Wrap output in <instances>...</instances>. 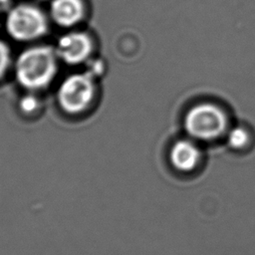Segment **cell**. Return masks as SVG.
<instances>
[{
    "label": "cell",
    "mask_w": 255,
    "mask_h": 255,
    "mask_svg": "<svg viewBox=\"0 0 255 255\" xmlns=\"http://www.w3.org/2000/svg\"><path fill=\"white\" fill-rule=\"evenodd\" d=\"M10 5V0H0V12L6 10Z\"/></svg>",
    "instance_id": "cell-11"
},
{
    "label": "cell",
    "mask_w": 255,
    "mask_h": 255,
    "mask_svg": "<svg viewBox=\"0 0 255 255\" xmlns=\"http://www.w3.org/2000/svg\"><path fill=\"white\" fill-rule=\"evenodd\" d=\"M10 63L9 48L5 43L0 41V78L5 74Z\"/></svg>",
    "instance_id": "cell-9"
},
{
    "label": "cell",
    "mask_w": 255,
    "mask_h": 255,
    "mask_svg": "<svg viewBox=\"0 0 255 255\" xmlns=\"http://www.w3.org/2000/svg\"><path fill=\"white\" fill-rule=\"evenodd\" d=\"M169 158L171 164L177 170L191 171L200 160V150L193 141L180 139L171 147Z\"/></svg>",
    "instance_id": "cell-6"
},
{
    "label": "cell",
    "mask_w": 255,
    "mask_h": 255,
    "mask_svg": "<svg viewBox=\"0 0 255 255\" xmlns=\"http://www.w3.org/2000/svg\"><path fill=\"white\" fill-rule=\"evenodd\" d=\"M227 119L223 111L212 104H200L191 108L184 119L187 133L201 140L219 137L226 129Z\"/></svg>",
    "instance_id": "cell-2"
},
{
    "label": "cell",
    "mask_w": 255,
    "mask_h": 255,
    "mask_svg": "<svg viewBox=\"0 0 255 255\" xmlns=\"http://www.w3.org/2000/svg\"><path fill=\"white\" fill-rule=\"evenodd\" d=\"M6 29L15 40L31 41L47 32L48 23L46 16L37 7L21 4L9 11Z\"/></svg>",
    "instance_id": "cell-3"
},
{
    "label": "cell",
    "mask_w": 255,
    "mask_h": 255,
    "mask_svg": "<svg viewBox=\"0 0 255 255\" xmlns=\"http://www.w3.org/2000/svg\"><path fill=\"white\" fill-rule=\"evenodd\" d=\"M94 95L95 85L91 76L75 74L63 81L57 99L63 111L68 114H79L89 107Z\"/></svg>",
    "instance_id": "cell-4"
},
{
    "label": "cell",
    "mask_w": 255,
    "mask_h": 255,
    "mask_svg": "<svg viewBox=\"0 0 255 255\" xmlns=\"http://www.w3.org/2000/svg\"><path fill=\"white\" fill-rule=\"evenodd\" d=\"M90 37L82 32H71L62 36L57 45V55L69 65L84 62L92 51Z\"/></svg>",
    "instance_id": "cell-5"
},
{
    "label": "cell",
    "mask_w": 255,
    "mask_h": 255,
    "mask_svg": "<svg viewBox=\"0 0 255 255\" xmlns=\"http://www.w3.org/2000/svg\"><path fill=\"white\" fill-rule=\"evenodd\" d=\"M37 105H38L37 100L32 96H27L23 98L20 103L21 109L25 113H32L37 109Z\"/></svg>",
    "instance_id": "cell-10"
},
{
    "label": "cell",
    "mask_w": 255,
    "mask_h": 255,
    "mask_svg": "<svg viewBox=\"0 0 255 255\" xmlns=\"http://www.w3.org/2000/svg\"><path fill=\"white\" fill-rule=\"evenodd\" d=\"M19 84L30 90L46 87L57 73L56 54L47 46H36L23 51L15 67Z\"/></svg>",
    "instance_id": "cell-1"
},
{
    "label": "cell",
    "mask_w": 255,
    "mask_h": 255,
    "mask_svg": "<svg viewBox=\"0 0 255 255\" xmlns=\"http://www.w3.org/2000/svg\"><path fill=\"white\" fill-rule=\"evenodd\" d=\"M50 12L55 23L62 27H71L82 20L85 8L82 0H53Z\"/></svg>",
    "instance_id": "cell-7"
},
{
    "label": "cell",
    "mask_w": 255,
    "mask_h": 255,
    "mask_svg": "<svg viewBox=\"0 0 255 255\" xmlns=\"http://www.w3.org/2000/svg\"><path fill=\"white\" fill-rule=\"evenodd\" d=\"M227 141L229 145L235 149L243 148L249 141V133L243 128H234L228 132Z\"/></svg>",
    "instance_id": "cell-8"
}]
</instances>
